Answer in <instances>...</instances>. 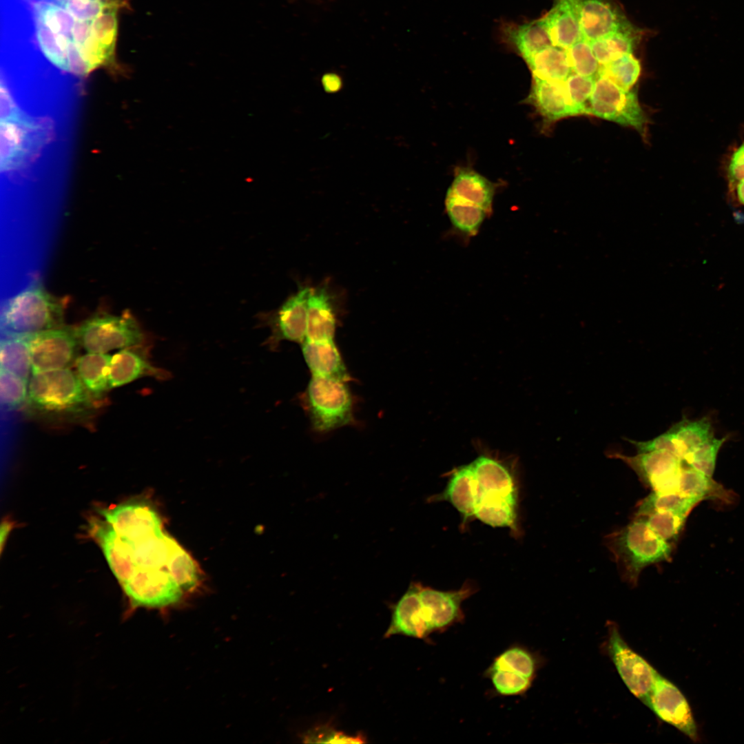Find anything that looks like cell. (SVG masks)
<instances>
[{
	"mask_svg": "<svg viewBox=\"0 0 744 744\" xmlns=\"http://www.w3.org/2000/svg\"><path fill=\"white\" fill-rule=\"evenodd\" d=\"M124 0H39L36 34L56 66L86 75L114 61L118 14Z\"/></svg>",
	"mask_w": 744,
	"mask_h": 744,
	"instance_id": "1",
	"label": "cell"
},
{
	"mask_svg": "<svg viewBox=\"0 0 744 744\" xmlns=\"http://www.w3.org/2000/svg\"><path fill=\"white\" fill-rule=\"evenodd\" d=\"M94 400L69 368L32 373L28 381L27 409L46 419L83 416L93 408Z\"/></svg>",
	"mask_w": 744,
	"mask_h": 744,
	"instance_id": "2",
	"label": "cell"
},
{
	"mask_svg": "<svg viewBox=\"0 0 744 744\" xmlns=\"http://www.w3.org/2000/svg\"><path fill=\"white\" fill-rule=\"evenodd\" d=\"M606 539L623 579L633 586L637 584L643 569L668 560L672 550V544L658 536L639 516Z\"/></svg>",
	"mask_w": 744,
	"mask_h": 744,
	"instance_id": "3",
	"label": "cell"
},
{
	"mask_svg": "<svg viewBox=\"0 0 744 744\" xmlns=\"http://www.w3.org/2000/svg\"><path fill=\"white\" fill-rule=\"evenodd\" d=\"M66 298L56 297L40 286L28 288L7 301L1 311L4 335L29 336L63 324Z\"/></svg>",
	"mask_w": 744,
	"mask_h": 744,
	"instance_id": "4",
	"label": "cell"
},
{
	"mask_svg": "<svg viewBox=\"0 0 744 744\" xmlns=\"http://www.w3.org/2000/svg\"><path fill=\"white\" fill-rule=\"evenodd\" d=\"M1 107V169H13L30 162L50 137L49 125L24 115L5 93Z\"/></svg>",
	"mask_w": 744,
	"mask_h": 744,
	"instance_id": "5",
	"label": "cell"
},
{
	"mask_svg": "<svg viewBox=\"0 0 744 744\" xmlns=\"http://www.w3.org/2000/svg\"><path fill=\"white\" fill-rule=\"evenodd\" d=\"M347 381L312 375L303 402L313 428L326 433L350 424L353 400Z\"/></svg>",
	"mask_w": 744,
	"mask_h": 744,
	"instance_id": "6",
	"label": "cell"
},
{
	"mask_svg": "<svg viewBox=\"0 0 744 744\" xmlns=\"http://www.w3.org/2000/svg\"><path fill=\"white\" fill-rule=\"evenodd\" d=\"M75 329L81 347L92 353L141 346L145 339L138 322L128 311L120 316L96 313Z\"/></svg>",
	"mask_w": 744,
	"mask_h": 744,
	"instance_id": "7",
	"label": "cell"
},
{
	"mask_svg": "<svg viewBox=\"0 0 744 744\" xmlns=\"http://www.w3.org/2000/svg\"><path fill=\"white\" fill-rule=\"evenodd\" d=\"M588 115L632 127L645 138L648 118L639 103L638 88L624 90L598 74L590 96Z\"/></svg>",
	"mask_w": 744,
	"mask_h": 744,
	"instance_id": "8",
	"label": "cell"
},
{
	"mask_svg": "<svg viewBox=\"0 0 744 744\" xmlns=\"http://www.w3.org/2000/svg\"><path fill=\"white\" fill-rule=\"evenodd\" d=\"M32 373L69 368L81 347L75 328L63 325L28 336Z\"/></svg>",
	"mask_w": 744,
	"mask_h": 744,
	"instance_id": "9",
	"label": "cell"
},
{
	"mask_svg": "<svg viewBox=\"0 0 744 744\" xmlns=\"http://www.w3.org/2000/svg\"><path fill=\"white\" fill-rule=\"evenodd\" d=\"M309 286H299L276 309L258 315L260 324L269 327L271 334L266 344L276 349L280 342L287 340L302 344L307 338V300Z\"/></svg>",
	"mask_w": 744,
	"mask_h": 744,
	"instance_id": "10",
	"label": "cell"
},
{
	"mask_svg": "<svg viewBox=\"0 0 744 744\" xmlns=\"http://www.w3.org/2000/svg\"><path fill=\"white\" fill-rule=\"evenodd\" d=\"M608 652L629 690L648 705L657 671L632 650L614 624L608 626Z\"/></svg>",
	"mask_w": 744,
	"mask_h": 744,
	"instance_id": "11",
	"label": "cell"
},
{
	"mask_svg": "<svg viewBox=\"0 0 744 744\" xmlns=\"http://www.w3.org/2000/svg\"><path fill=\"white\" fill-rule=\"evenodd\" d=\"M610 457L623 461L652 491L679 492V481L685 460L665 450L638 453L634 456L620 453Z\"/></svg>",
	"mask_w": 744,
	"mask_h": 744,
	"instance_id": "12",
	"label": "cell"
},
{
	"mask_svg": "<svg viewBox=\"0 0 744 744\" xmlns=\"http://www.w3.org/2000/svg\"><path fill=\"white\" fill-rule=\"evenodd\" d=\"M121 587L134 608L167 609L177 605L184 595L165 569L140 571Z\"/></svg>",
	"mask_w": 744,
	"mask_h": 744,
	"instance_id": "13",
	"label": "cell"
},
{
	"mask_svg": "<svg viewBox=\"0 0 744 744\" xmlns=\"http://www.w3.org/2000/svg\"><path fill=\"white\" fill-rule=\"evenodd\" d=\"M657 716L693 741L699 738L697 724L685 695L658 672L647 705Z\"/></svg>",
	"mask_w": 744,
	"mask_h": 744,
	"instance_id": "14",
	"label": "cell"
},
{
	"mask_svg": "<svg viewBox=\"0 0 744 744\" xmlns=\"http://www.w3.org/2000/svg\"><path fill=\"white\" fill-rule=\"evenodd\" d=\"M474 592V588L468 584L451 591L438 590L420 584L421 612L430 635L462 623L465 617L462 603Z\"/></svg>",
	"mask_w": 744,
	"mask_h": 744,
	"instance_id": "15",
	"label": "cell"
},
{
	"mask_svg": "<svg viewBox=\"0 0 744 744\" xmlns=\"http://www.w3.org/2000/svg\"><path fill=\"white\" fill-rule=\"evenodd\" d=\"M583 39L591 41L628 25L619 7L612 0H573Z\"/></svg>",
	"mask_w": 744,
	"mask_h": 744,
	"instance_id": "16",
	"label": "cell"
},
{
	"mask_svg": "<svg viewBox=\"0 0 744 744\" xmlns=\"http://www.w3.org/2000/svg\"><path fill=\"white\" fill-rule=\"evenodd\" d=\"M524 103L535 107L542 117L545 125L576 116L564 81L533 77L531 88Z\"/></svg>",
	"mask_w": 744,
	"mask_h": 744,
	"instance_id": "17",
	"label": "cell"
},
{
	"mask_svg": "<svg viewBox=\"0 0 744 744\" xmlns=\"http://www.w3.org/2000/svg\"><path fill=\"white\" fill-rule=\"evenodd\" d=\"M337 324L336 304L328 287H311L307 300L306 340H333Z\"/></svg>",
	"mask_w": 744,
	"mask_h": 744,
	"instance_id": "18",
	"label": "cell"
},
{
	"mask_svg": "<svg viewBox=\"0 0 744 744\" xmlns=\"http://www.w3.org/2000/svg\"><path fill=\"white\" fill-rule=\"evenodd\" d=\"M420 584H411L392 607L391 623L384 637L396 634L428 639L430 634L421 612Z\"/></svg>",
	"mask_w": 744,
	"mask_h": 744,
	"instance_id": "19",
	"label": "cell"
},
{
	"mask_svg": "<svg viewBox=\"0 0 744 744\" xmlns=\"http://www.w3.org/2000/svg\"><path fill=\"white\" fill-rule=\"evenodd\" d=\"M141 346L121 349L112 355L109 373L110 389L129 384L145 376L165 378V371L153 366L139 349Z\"/></svg>",
	"mask_w": 744,
	"mask_h": 744,
	"instance_id": "20",
	"label": "cell"
},
{
	"mask_svg": "<svg viewBox=\"0 0 744 744\" xmlns=\"http://www.w3.org/2000/svg\"><path fill=\"white\" fill-rule=\"evenodd\" d=\"M541 19L553 46L566 50L583 39L573 0H554Z\"/></svg>",
	"mask_w": 744,
	"mask_h": 744,
	"instance_id": "21",
	"label": "cell"
},
{
	"mask_svg": "<svg viewBox=\"0 0 744 744\" xmlns=\"http://www.w3.org/2000/svg\"><path fill=\"white\" fill-rule=\"evenodd\" d=\"M301 346L304 359L312 375L349 380L341 354L333 340H305Z\"/></svg>",
	"mask_w": 744,
	"mask_h": 744,
	"instance_id": "22",
	"label": "cell"
},
{
	"mask_svg": "<svg viewBox=\"0 0 744 744\" xmlns=\"http://www.w3.org/2000/svg\"><path fill=\"white\" fill-rule=\"evenodd\" d=\"M476 477L478 497L483 495L516 497L513 477L496 459L481 455L471 463Z\"/></svg>",
	"mask_w": 744,
	"mask_h": 744,
	"instance_id": "23",
	"label": "cell"
},
{
	"mask_svg": "<svg viewBox=\"0 0 744 744\" xmlns=\"http://www.w3.org/2000/svg\"><path fill=\"white\" fill-rule=\"evenodd\" d=\"M495 188V184L475 170L468 167H457L448 190L490 214Z\"/></svg>",
	"mask_w": 744,
	"mask_h": 744,
	"instance_id": "24",
	"label": "cell"
},
{
	"mask_svg": "<svg viewBox=\"0 0 744 744\" xmlns=\"http://www.w3.org/2000/svg\"><path fill=\"white\" fill-rule=\"evenodd\" d=\"M444 496L464 518L474 515L478 499V488L471 464L455 470Z\"/></svg>",
	"mask_w": 744,
	"mask_h": 744,
	"instance_id": "25",
	"label": "cell"
},
{
	"mask_svg": "<svg viewBox=\"0 0 744 744\" xmlns=\"http://www.w3.org/2000/svg\"><path fill=\"white\" fill-rule=\"evenodd\" d=\"M112 355L87 352L77 358L76 373L83 386L94 399H99L110 390L109 373Z\"/></svg>",
	"mask_w": 744,
	"mask_h": 744,
	"instance_id": "26",
	"label": "cell"
},
{
	"mask_svg": "<svg viewBox=\"0 0 744 744\" xmlns=\"http://www.w3.org/2000/svg\"><path fill=\"white\" fill-rule=\"evenodd\" d=\"M533 77L564 81L572 72L566 50L553 45L546 47L524 60Z\"/></svg>",
	"mask_w": 744,
	"mask_h": 744,
	"instance_id": "27",
	"label": "cell"
},
{
	"mask_svg": "<svg viewBox=\"0 0 744 744\" xmlns=\"http://www.w3.org/2000/svg\"><path fill=\"white\" fill-rule=\"evenodd\" d=\"M639 33V30L630 23L612 34L590 41L599 63L604 65L624 54L632 53L638 43Z\"/></svg>",
	"mask_w": 744,
	"mask_h": 744,
	"instance_id": "28",
	"label": "cell"
},
{
	"mask_svg": "<svg viewBox=\"0 0 744 744\" xmlns=\"http://www.w3.org/2000/svg\"><path fill=\"white\" fill-rule=\"evenodd\" d=\"M445 209L453 227L468 236H475L488 215L486 210L447 190Z\"/></svg>",
	"mask_w": 744,
	"mask_h": 744,
	"instance_id": "29",
	"label": "cell"
},
{
	"mask_svg": "<svg viewBox=\"0 0 744 744\" xmlns=\"http://www.w3.org/2000/svg\"><path fill=\"white\" fill-rule=\"evenodd\" d=\"M0 364L1 369L29 381L32 375V362L28 336H2Z\"/></svg>",
	"mask_w": 744,
	"mask_h": 744,
	"instance_id": "30",
	"label": "cell"
},
{
	"mask_svg": "<svg viewBox=\"0 0 744 744\" xmlns=\"http://www.w3.org/2000/svg\"><path fill=\"white\" fill-rule=\"evenodd\" d=\"M515 506L516 497L483 495L477 499L474 516L493 527H513Z\"/></svg>",
	"mask_w": 744,
	"mask_h": 744,
	"instance_id": "31",
	"label": "cell"
},
{
	"mask_svg": "<svg viewBox=\"0 0 744 744\" xmlns=\"http://www.w3.org/2000/svg\"><path fill=\"white\" fill-rule=\"evenodd\" d=\"M539 666V660L533 652L524 645L513 644L495 657L488 667L534 681Z\"/></svg>",
	"mask_w": 744,
	"mask_h": 744,
	"instance_id": "32",
	"label": "cell"
},
{
	"mask_svg": "<svg viewBox=\"0 0 744 744\" xmlns=\"http://www.w3.org/2000/svg\"><path fill=\"white\" fill-rule=\"evenodd\" d=\"M701 499L685 496L679 492L652 491L638 504L634 516H642L659 510L671 511L687 517Z\"/></svg>",
	"mask_w": 744,
	"mask_h": 744,
	"instance_id": "33",
	"label": "cell"
},
{
	"mask_svg": "<svg viewBox=\"0 0 744 744\" xmlns=\"http://www.w3.org/2000/svg\"><path fill=\"white\" fill-rule=\"evenodd\" d=\"M166 570L184 592L192 591L198 583L199 574L195 562L174 539Z\"/></svg>",
	"mask_w": 744,
	"mask_h": 744,
	"instance_id": "34",
	"label": "cell"
},
{
	"mask_svg": "<svg viewBox=\"0 0 744 744\" xmlns=\"http://www.w3.org/2000/svg\"><path fill=\"white\" fill-rule=\"evenodd\" d=\"M640 61L632 53L624 54L606 64L600 65L598 74L604 76L620 87H634L641 74Z\"/></svg>",
	"mask_w": 744,
	"mask_h": 744,
	"instance_id": "35",
	"label": "cell"
},
{
	"mask_svg": "<svg viewBox=\"0 0 744 744\" xmlns=\"http://www.w3.org/2000/svg\"><path fill=\"white\" fill-rule=\"evenodd\" d=\"M572 72L581 76L596 78L600 68L589 41L582 39L566 49Z\"/></svg>",
	"mask_w": 744,
	"mask_h": 744,
	"instance_id": "36",
	"label": "cell"
},
{
	"mask_svg": "<svg viewBox=\"0 0 744 744\" xmlns=\"http://www.w3.org/2000/svg\"><path fill=\"white\" fill-rule=\"evenodd\" d=\"M484 674L490 679L495 693L503 696L522 695L530 689L533 682L514 673L489 667Z\"/></svg>",
	"mask_w": 744,
	"mask_h": 744,
	"instance_id": "37",
	"label": "cell"
},
{
	"mask_svg": "<svg viewBox=\"0 0 744 744\" xmlns=\"http://www.w3.org/2000/svg\"><path fill=\"white\" fill-rule=\"evenodd\" d=\"M639 517H643L658 536L670 544L677 539L686 519L685 515L666 510L654 511Z\"/></svg>",
	"mask_w": 744,
	"mask_h": 744,
	"instance_id": "38",
	"label": "cell"
},
{
	"mask_svg": "<svg viewBox=\"0 0 744 744\" xmlns=\"http://www.w3.org/2000/svg\"><path fill=\"white\" fill-rule=\"evenodd\" d=\"M28 389V381L1 369L0 399L3 408L12 410L26 402Z\"/></svg>",
	"mask_w": 744,
	"mask_h": 744,
	"instance_id": "39",
	"label": "cell"
},
{
	"mask_svg": "<svg viewBox=\"0 0 744 744\" xmlns=\"http://www.w3.org/2000/svg\"><path fill=\"white\" fill-rule=\"evenodd\" d=\"M595 79L572 72L564 81L570 102L576 116L588 115V107Z\"/></svg>",
	"mask_w": 744,
	"mask_h": 744,
	"instance_id": "40",
	"label": "cell"
},
{
	"mask_svg": "<svg viewBox=\"0 0 744 744\" xmlns=\"http://www.w3.org/2000/svg\"><path fill=\"white\" fill-rule=\"evenodd\" d=\"M710 477L688 464H685L680 477L679 493L702 499L711 488Z\"/></svg>",
	"mask_w": 744,
	"mask_h": 744,
	"instance_id": "41",
	"label": "cell"
},
{
	"mask_svg": "<svg viewBox=\"0 0 744 744\" xmlns=\"http://www.w3.org/2000/svg\"><path fill=\"white\" fill-rule=\"evenodd\" d=\"M304 743H361L364 741L360 735L350 736L327 727H319L304 736Z\"/></svg>",
	"mask_w": 744,
	"mask_h": 744,
	"instance_id": "42",
	"label": "cell"
},
{
	"mask_svg": "<svg viewBox=\"0 0 744 744\" xmlns=\"http://www.w3.org/2000/svg\"><path fill=\"white\" fill-rule=\"evenodd\" d=\"M728 178L733 185L744 179V142L732 156L728 166Z\"/></svg>",
	"mask_w": 744,
	"mask_h": 744,
	"instance_id": "43",
	"label": "cell"
},
{
	"mask_svg": "<svg viewBox=\"0 0 744 744\" xmlns=\"http://www.w3.org/2000/svg\"><path fill=\"white\" fill-rule=\"evenodd\" d=\"M322 84L324 88L331 91H335L340 87L341 81L335 74H329L323 77Z\"/></svg>",
	"mask_w": 744,
	"mask_h": 744,
	"instance_id": "44",
	"label": "cell"
},
{
	"mask_svg": "<svg viewBox=\"0 0 744 744\" xmlns=\"http://www.w3.org/2000/svg\"><path fill=\"white\" fill-rule=\"evenodd\" d=\"M11 529L10 523H3L1 527V546L3 547V541L6 539Z\"/></svg>",
	"mask_w": 744,
	"mask_h": 744,
	"instance_id": "45",
	"label": "cell"
},
{
	"mask_svg": "<svg viewBox=\"0 0 744 744\" xmlns=\"http://www.w3.org/2000/svg\"><path fill=\"white\" fill-rule=\"evenodd\" d=\"M736 193L738 200L744 205V179L737 183Z\"/></svg>",
	"mask_w": 744,
	"mask_h": 744,
	"instance_id": "46",
	"label": "cell"
}]
</instances>
